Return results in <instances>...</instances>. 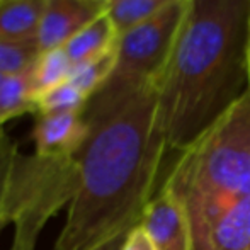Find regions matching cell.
<instances>
[{
    "mask_svg": "<svg viewBox=\"0 0 250 250\" xmlns=\"http://www.w3.org/2000/svg\"><path fill=\"white\" fill-rule=\"evenodd\" d=\"M79 186L53 250H97L140 225L168 151L158 83L97 90L82 111Z\"/></svg>",
    "mask_w": 250,
    "mask_h": 250,
    "instance_id": "1",
    "label": "cell"
},
{
    "mask_svg": "<svg viewBox=\"0 0 250 250\" xmlns=\"http://www.w3.org/2000/svg\"><path fill=\"white\" fill-rule=\"evenodd\" d=\"M250 0H191L164 73L158 118L168 151H182L249 87Z\"/></svg>",
    "mask_w": 250,
    "mask_h": 250,
    "instance_id": "2",
    "label": "cell"
},
{
    "mask_svg": "<svg viewBox=\"0 0 250 250\" xmlns=\"http://www.w3.org/2000/svg\"><path fill=\"white\" fill-rule=\"evenodd\" d=\"M184 208L192 250H250V90L181 151L162 186Z\"/></svg>",
    "mask_w": 250,
    "mask_h": 250,
    "instance_id": "3",
    "label": "cell"
},
{
    "mask_svg": "<svg viewBox=\"0 0 250 250\" xmlns=\"http://www.w3.org/2000/svg\"><path fill=\"white\" fill-rule=\"evenodd\" d=\"M189 5L191 0H174L148 21L119 34L114 70L102 87L129 89L150 82L158 83L188 17Z\"/></svg>",
    "mask_w": 250,
    "mask_h": 250,
    "instance_id": "4",
    "label": "cell"
},
{
    "mask_svg": "<svg viewBox=\"0 0 250 250\" xmlns=\"http://www.w3.org/2000/svg\"><path fill=\"white\" fill-rule=\"evenodd\" d=\"M109 0H46L38 43L41 51L63 48L79 31L107 12Z\"/></svg>",
    "mask_w": 250,
    "mask_h": 250,
    "instance_id": "5",
    "label": "cell"
},
{
    "mask_svg": "<svg viewBox=\"0 0 250 250\" xmlns=\"http://www.w3.org/2000/svg\"><path fill=\"white\" fill-rule=\"evenodd\" d=\"M140 225L158 250H192L191 228L184 208L164 189L145 208Z\"/></svg>",
    "mask_w": 250,
    "mask_h": 250,
    "instance_id": "6",
    "label": "cell"
},
{
    "mask_svg": "<svg viewBox=\"0 0 250 250\" xmlns=\"http://www.w3.org/2000/svg\"><path fill=\"white\" fill-rule=\"evenodd\" d=\"M87 136V125L82 112H58L38 114L31 133L40 157L72 158L77 157Z\"/></svg>",
    "mask_w": 250,
    "mask_h": 250,
    "instance_id": "7",
    "label": "cell"
},
{
    "mask_svg": "<svg viewBox=\"0 0 250 250\" xmlns=\"http://www.w3.org/2000/svg\"><path fill=\"white\" fill-rule=\"evenodd\" d=\"M118 31L112 24L109 14H102L94 22L85 26L82 31L75 34L72 40H68L63 46L72 65H79L90 58L102 55V53L112 50L118 43Z\"/></svg>",
    "mask_w": 250,
    "mask_h": 250,
    "instance_id": "8",
    "label": "cell"
},
{
    "mask_svg": "<svg viewBox=\"0 0 250 250\" xmlns=\"http://www.w3.org/2000/svg\"><path fill=\"white\" fill-rule=\"evenodd\" d=\"M46 0H5L0 3V40L38 38Z\"/></svg>",
    "mask_w": 250,
    "mask_h": 250,
    "instance_id": "9",
    "label": "cell"
},
{
    "mask_svg": "<svg viewBox=\"0 0 250 250\" xmlns=\"http://www.w3.org/2000/svg\"><path fill=\"white\" fill-rule=\"evenodd\" d=\"M72 62L68 60L63 48L41 51L36 63L31 68V85H33L34 99L62 83L68 82L72 73Z\"/></svg>",
    "mask_w": 250,
    "mask_h": 250,
    "instance_id": "10",
    "label": "cell"
},
{
    "mask_svg": "<svg viewBox=\"0 0 250 250\" xmlns=\"http://www.w3.org/2000/svg\"><path fill=\"white\" fill-rule=\"evenodd\" d=\"M27 112H36L31 85V70L7 77L0 85V128L5 121Z\"/></svg>",
    "mask_w": 250,
    "mask_h": 250,
    "instance_id": "11",
    "label": "cell"
},
{
    "mask_svg": "<svg viewBox=\"0 0 250 250\" xmlns=\"http://www.w3.org/2000/svg\"><path fill=\"white\" fill-rule=\"evenodd\" d=\"M114 65H116V46L112 50L96 56V58H90L87 62H82L73 66L68 82L73 83L87 99H90L107 82L112 70H114Z\"/></svg>",
    "mask_w": 250,
    "mask_h": 250,
    "instance_id": "12",
    "label": "cell"
},
{
    "mask_svg": "<svg viewBox=\"0 0 250 250\" xmlns=\"http://www.w3.org/2000/svg\"><path fill=\"white\" fill-rule=\"evenodd\" d=\"M174 0H109L107 14L118 34L148 21Z\"/></svg>",
    "mask_w": 250,
    "mask_h": 250,
    "instance_id": "13",
    "label": "cell"
},
{
    "mask_svg": "<svg viewBox=\"0 0 250 250\" xmlns=\"http://www.w3.org/2000/svg\"><path fill=\"white\" fill-rule=\"evenodd\" d=\"M38 38L21 41L0 40V73L5 77L26 73L36 63L40 56Z\"/></svg>",
    "mask_w": 250,
    "mask_h": 250,
    "instance_id": "14",
    "label": "cell"
},
{
    "mask_svg": "<svg viewBox=\"0 0 250 250\" xmlns=\"http://www.w3.org/2000/svg\"><path fill=\"white\" fill-rule=\"evenodd\" d=\"M87 97L73 83L65 82L34 99L36 114H58V112H82Z\"/></svg>",
    "mask_w": 250,
    "mask_h": 250,
    "instance_id": "15",
    "label": "cell"
},
{
    "mask_svg": "<svg viewBox=\"0 0 250 250\" xmlns=\"http://www.w3.org/2000/svg\"><path fill=\"white\" fill-rule=\"evenodd\" d=\"M19 157L17 143L12 136L0 128V231L9 225L7 221V204H9L10 184H12L14 168Z\"/></svg>",
    "mask_w": 250,
    "mask_h": 250,
    "instance_id": "16",
    "label": "cell"
},
{
    "mask_svg": "<svg viewBox=\"0 0 250 250\" xmlns=\"http://www.w3.org/2000/svg\"><path fill=\"white\" fill-rule=\"evenodd\" d=\"M119 250H158V249L155 247L153 240H151L150 235L145 231V228L142 225H136L123 238V244Z\"/></svg>",
    "mask_w": 250,
    "mask_h": 250,
    "instance_id": "17",
    "label": "cell"
},
{
    "mask_svg": "<svg viewBox=\"0 0 250 250\" xmlns=\"http://www.w3.org/2000/svg\"><path fill=\"white\" fill-rule=\"evenodd\" d=\"M36 235L24 233V231H14V240L10 245V250H34L38 244Z\"/></svg>",
    "mask_w": 250,
    "mask_h": 250,
    "instance_id": "18",
    "label": "cell"
},
{
    "mask_svg": "<svg viewBox=\"0 0 250 250\" xmlns=\"http://www.w3.org/2000/svg\"><path fill=\"white\" fill-rule=\"evenodd\" d=\"M123 238H125V237H123ZM123 238H116V240L102 245V247H99L97 250H119V249H121V244H123Z\"/></svg>",
    "mask_w": 250,
    "mask_h": 250,
    "instance_id": "19",
    "label": "cell"
},
{
    "mask_svg": "<svg viewBox=\"0 0 250 250\" xmlns=\"http://www.w3.org/2000/svg\"><path fill=\"white\" fill-rule=\"evenodd\" d=\"M247 65L250 66V44H249V50H247Z\"/></svg>",
    "mask_w": 250,
    "mask_h": 250,
    "instance_id": "20",
    "label": "cell"
},
{
    "mask_svg": "<svg viewBox=\"0 0 250 250\" xmlns=\"http://www.w3.org/2000/svg\"><path fill=\"white\" fill-rule=\"evenodd\" d=\"M7 79V77L5 75H2V73H0V85H2V82H3V80H5Z\"/></svg>",
    "mask_w": 250,
    "mask_h": 250,
    "instance_id": "21",
    "label": "cell"
},
{
    "mask_svg": "<svg viewBox=\"0 0 250 250\" xmlns=\"http://www.w3.org/2000/svg\"><path fill=\"white\" fill-rule=\"evenodd\" d=\"M249 90H250V66H249Z\"/></svg>",
    "mask_w": 250,
    "mask_h": 250,
    "instance_id": "22",
    "label": "cell"
},
{
    "mask_svg": "<svg viewBox=\"0 0 250 250\" xmlns=\"http://www.w3.org/2000/svg\"><path fill=\"white\" fill-rule=\"evenodd\" d=\"M249 44H250V24H249Z\"/></svg>",
    "mask_w": 250,
    "mask_h": 250,
    "instance_id": "23",
    "label": "cell"
},
{
    "mask_svg": "<svg viewBox=\"0 0 250 250\" xmlns=\"http://www.w3.org/2000/svg\"><path fill=\"white\" fill-rule=\"evenodd\" d=\"M3 2H5V0H0V3H3Z\"/></svg>",
    "mask_w": 250,
    "mask_h": 250,
    "instance_id": "24",
    "label": "cell"
}]
</instances>
